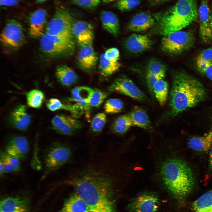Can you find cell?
I'll list each match as a JSON object with an SVG mask.
<instances>
[{"mask_svg": "<svg viewBox=\"0 0 212 212\" xmlns=\"http://www.w3.org/2000/svg\"><path fill=\"white\" fill-rule=\"evenodd\" d=\"M5 152L20 160L26 158L29 150L27 139L24 136H14L9 138L4 146Z\"/></svg>", "mask_w": 212, "mask_h": 212, "instance_id": "obj_12", "label": "cell"}, {"mask_svg": "<svg viewBox=\"0 0 212 212\" xmlns=\"http://www.w3.org/2000/svg\"><path fill=\"white\" fill-rule=\"evenodd\" d=\"M165 74L151 75L146 74V78L147 84L149 91L152 95L153 93V88L155 83L159 80L163 79Z\"/></svg>", "mask_w": 212, "mask_h": 212, "instance_id": "obj_42", "label": "cell"}, {"mask_svg": "<svg viewBox=\"0 0 212 212\" xmlns=\"http://www.w3.org/2000/svg\"><path fill=\"white\" fill-rule=\"evenodd\" d=\"M194 41L192 33L180 30L164 36L161 40V47L168 53L178 54L190 49Z\"/></svg>", "mask_w": 212, "mask_h": 212, "instance_id": "obj_8", "label": "cell"}, {"mask_svg": "<svg viewBox=\"0 0 212 212\" xmlns=\"http://www.w3.org/2000/svg\"><path fill=\"white\" fill-rule=\"evenodd\" d=\"M198 15L200 19L199 32L202 39L205 42L212 39L210 25L211 14L207 1L203 0L199 7Z\"/></svg>", "mask_w": 212, "mask_h": 212, "instance_id": "obj_17", "label": "cell"}, {"mask_svg": "<svg viewBox=\"0 0 212 212\" xmlns=\"http://www.w3.org/2000/svg\"><path fill=\"white\" fill-rule=\"evenodd\" d=\"M37 3H42L46 1L47 0H36Z\"/></svg>", "mask_w": 212, "mask_h": 212, "instance_id": "obj_51", "label": "cell"}, {"mask_svg": "<svg viewBox=\"0 0 212 212\" xmlns=\"http://www.w3.org/2000/svg\"><path fill=\"white\" fill-rule=\"evenodd\" d=\"M100 17L103 28L114 36H117L120 33V26L116 15L111 11H103Z\"/></svg>", "mask_w": 212, "mask_h": 212, "instance_id": "obj_25", "label": "cell"}, {"mask_svg": "<svg viewBox=\"0 0 212 212\" xmlns=\"http://www.w3.org/2000/svg\"><path fill=\"white\" fill-rule=\"evenodd\" d=\"M72 32L80 47L92 44L94 38L93 27L90 23L79 21L73 23Z\"/></svg>", "mask_w": 212, "mask_h": 212, "instance_id": "obj_15", "label": "cell"}, {"mask_svg": "<svg viewBox=\"0 0 212 212\" xmlns=\"http://www.w3.org/2000/svg\"><path fill=\"white\" fill-rule=\"evenodd\" d=\"M166 70L163 65L158 61L153 60L148 64L146 74L151 75L165 74Z\"/></svg>", "mask_w": 212, "mask_h": 212, "instance_id": "obj_40", "label": "cell"}, {"mask_svg": "<svg viewBox=\"0 0 212 212\" xmlns=\"http://www.w3.org/2000/svg\"><path fill=\"white\" fill-rule=\"evenodd\" d=\"M26 96L28 105L34 108H37L40 107L44 99L43 93L37 89L29 91L27 93Z\"/></svg>", "mask_w": 212, "mask_h": 212, "instance_id": "obj_34", "label": "cell"}, {"mask_svg": "<svg viewBox=\"0 0 212 212\" xmlns=\"http://www.w3.org/2000/svg\"><path fill=\"white\" fill-rule=\"evenodd\" d=\"M155 23V19L148 12L138 13L134 15L128 26V29L134 32L146 31L150 28Z\"/></svg>", "mask_w": 212, "mask_h": 212, "instance_id": "obj_21", "label": "cell"}, {"mask_svg": "<svg viewBox=\"0 0 212 212\" xmlns=\"http://www.w3.org/2000/svg\"><path fill=\"white\" fill-rule=\"evenodd\" d=\"M187 145L189 148L196 151H208L212 146V128L203 136L189 138L187 142Z\"/></svg>", "mask_w": 212, "mask_h": 212, "instance_id": "obj_27", "label": "cell"}, {"mask_svg": "<svg viewBox=\"0 0 212 212\" xmlns=\"http://www.w3.org/2000/svg\"><path fill=\"white\" fill-rule=\"evenodd\" d=\"M92 44H87L80 47L77 59L78 65L83 70L89 72L95 67L98 57L94 51Z\"/></svg>", "mask_w": 212, "mask_h": 212, "instance_id": "obj_16", "label": "cell"}, {"mask_svg": "<svg viewBox=\"0 0 212 212\" xmlns=\"http://www.w3.org/2000/svg\"><path fill=\"white\" fill-rule=\"evenodd\" d=\"M192 212H212V189L204 193L194 201Z\"/></svg>", "mask_w": 212, "mask_h": 212, "instance_id": "obj_29", "label": "cell"}, {"mask_svg": "<svg viewBox=\"0 0 212 212\" xmlns=\"http://www.w3.org/2000/svg\"><path fill=\"white\" fill-rule=\"evenodd\" d=\"M9 120L17 129L25 131L31 121V117L27 112L26 106L21 105L15 107L10 113Z\"/></svg>", "mask_w": 212, "mask_h": 212, "instance_id": "obj_18", "label": "cell"}, {"mask_svg": "<svg viewBox=\"0 0 212 212\" xmlns=\"http://www.w3.org/2000/svg\"><path fill=\"white\" fill-rule=\"evenodd\" d=\"M114 172L111 155L104 154L76 170L66 182L90 208H108L115 204Z\"/></svg>", "mask_w": 212, "mask_h": 212, "instance_id": "obj_1", "label": "cell"}, {"mask_svg": "<svg viewBox=\"0 0 212 212\" xmlns=\"http://www.w3.org/2000/svg\"><path fill=\"white\" fill-rule=\"evenodd\" d=\"M108 90L129 96L139 101L147 100L144 93L129 79L124 76L116 79L108 87Z\"/></svg>", "mask_w": 212, "mask_h": 212, "instance_id": "obj_10", "label": "cell"}, {"mask_svg": "<svg viewBox=\"0 0 212 212\" xmlns=\"http://www.w3.org/2000/svg\"><path fill=\"white\" fill-rule=\"evenodd\" d=\"M46 105L50 111H55L59 110H66L70 112L72 116L75 118L80 117L83 113L82 108L78 104H64L56 98H52L49 100L47 102Z\"/></svg>", "mask_w": 212, "mask_h": 212, "instance_id": "obj_26", "label": "cell"}, {"mask_svg": "<svg viewBox=\"0 0 212 212\" xmlns=\"http://www.w3.org/2000/svg\"><path fill=\"white\" fill-rule=\"evenodd\" d=\"M168 0H150L151 1L153 4H158L164 2Z\"/></svg>", "mask_w": 212, "mask_h": 212, "instance_id": "obj_48", "label": "cell"}, {"mask_svg": "<svg viewBox=\"0 0 212 212\" xmlns=\"http://www.w3.org/2000/svg\"><path fill=\"white\" fill-rule=\"evenodd\" d=\"M128 115L133 125L146 129L151 128L148 115L143 109L139 107H135Z\"/></svg>", "mask_w": 212, "mask_h": 212, "instance_id": "obj_28", "label": "cell"}, {"mask_svg": "<svg viewBox=\"0 0 212 212\" xmlns=\"http://www.w3.org/2000/svg\"><path fill=\"white\" fill-rule=\"evenodd\" d=\"M107 117L105 114L102 112L97 114L93 118L91 122V131L95 134L99 133L103 129Z\"/></svg>", "mask_w": 212, "mask_h": 212, "instance_id": "obj_37", "label": "cell"}, {"mask_svg": "<svg viewBox=\"0 0 212 212\" xmlns=\"http://www.w3.org/2000/svg\"><path fill=\"white\" fill-rule=\"evenodd\" d=\"M133 126L128 114L118 117L113 121L111 129L115 133L122 135L125 134Z\"/></svg>", "mask_w": 212, "mask_h": 212, "instance_id": "obj_32", "label": "cell"}, {"mask_svg": "<svg viewBox=\"0 0 212 212\" xmlns=\"http://www.w3.org/2000/svg\"><path fill=\"white\" fill-rule=\"evenodd\" d=\"M160 205L158 198L152 194H145L139 196L129 204V212H155Z\"/></svg>", "mask_w": 212, "mask_h": 212, "instance_id": "obj_13", "label": "cell"}, {"mask_svg": "<svg viewBox=\"0 0 212 212\" xmlns=\"http://www.w3.org/2000/svg\"><path fill=\"white\" fill-rule=\"evenodd\" d=\"M102 1L105 3H108L110 2H113L114 1H117L118 0H102Z\"/></svg>", "mask_w": 212, "mask_h": 212, "instance_id": "obj_49", "label": "cell"}, {"mask_svg": "<svg viewBox=\"0 0 212 212\" xmlns=\"http://www.w3.org/2000/svg\"><path fill=\"white\" fill-rule=\"evenodd\" d=\"M153 91L160 106H164L167 101L168 91V83L163 79L159 80L155 84Z\"/></svg>", "mask_w": 212, "mask_h": 212, "instance_id": "obj_33", "label": "cell"}, {"mask_svg": "<svg viewBox=\"0 0 212 212\" xmlns=\"http://www.w3.org/2000/svg\"><path fill=\"white\" fill-rule=\"evenodd\" d=\"M93 90V89L87 86L76 87L71 90L72 97L69 99L81 107L84 111L88 112L91 107L89 104L88 101Z\"/></svg>", "mask_w": 212, "mask_h": 212, "instance_id": "obj_22", "label": "cell"}, {"mask_svg": "<svg viewBox=\"0 0 212 212\" xmlns=\"http://www.w3.org/2000/svg\"><path fill=\"white\" fill-rule=\"evenodd\" d=\"M210 25L212 34V13L211 14V16Z\"/></svg>", "mask_w": 212, "mask_h": 212, "instance_id": "obj_50", "label": "cell"}, {"mask_svg": "<svg viewBox=\"0 0 212 212\" xmlns=\"http://www.w3.org/2000/svg\"><path fill=\"white\" fill-rule=\"evenodd\" d=\"M55 75L58 81L66 87L74 85L78 80V77L75 72L65 65L57 66L55 69Z\"/></svg>", "mask_w": 212, "mask_h": 212, "instance_id": "obj_24", "label": "cell"}, {"mask_svg": "<svg viewBox=\"0 0 212 212\" xmlns=\"http://www.w3.org/2000/svg\"><path fill=\"white\" fill-rule=\"evenodd\" d=\"M72 156L71 148L66 144L58 142L51 144L43 155L45 171L43 178L68 163Z\"/></svg>", "mask_w": 212, "mask_h": 212, "instance_id": "obj_5", "label": "cell"}, {"mask_svg": "<svg viewBox=\"0 0 212 212\" xmlns=\"http://www.w3.org/2000/svg\"><path fill=\"white\" fill-rule=\"evenodd\" d=\"M120 66L118 61L113 62L106 59L104 54L100 56L99 70L100 74L103 77L111 75L117 71Z\"/></svg>", "mask_w": 212, "mask_h": 212, "instance_id": "obj_31", "label": "cell"}, {"mask_svg": "<svg viewBox=\"0 0 212 212\" xmlns=\"http://www.w3.org/2000/svg\"><path fill=\"white\" fill-rule=\"evenodd\" d=\"M47 12L40 9L32 12L29 18L28 33L32 38H40L45 33Z\"/></svg>", "mask_w": 212, "mask_h": 212, "instance_id": "obj_14", "label": "cell"}, {"mask_svg": "<svg viewBox=\"0 0 212 212\" xmlns=\"http://www.w3.org/2000/svg\"><path fill=\"white\" fill-rule=\"evenodd\" d=\"M153 41L146 35L134 34L126 40L125 47L131 53H138L149 49Z\"/></svg>", "mask_w": 212, "mask_h": 212, "instance_id": "obj_19", "label": "cell"}, {"mask_svg": "<svg viewBox=\"0 0 212 212\" xmlns=\"http://www.w3.org/2000/svg\"><path fill=\"white\" fill-rule=\"evenodd\" d=\"M87 212H116L115 211L101 210L90 209Z\"/></svg>", "mask_w": 212, "mask_h": 212, "instance_id": "obj_47", "label": "cell"}, {"mask_svg": "<svg viewBox=\"0 0 212 212\" xmlns=\"http://www.w3.org/2000/svg\"><path fill=\"white\" fill-rule=\"evenodd\" d=\"M19 0H0V5L5 6H11L17 4Z\"/></svg>", "mask_w": 212, "mask_h": 212, "instance_id": "obj_44", "label": "cell"}, {"mask_svg": "<svg viewBox=\"0 0 212 212\" xmlns=\"http://www.w3.org/2000/svg\"><path fill=\"white\" fill-rule=\"evenodd\" d=\"M90 209L86 202L74 192L66 199L59 212H87Z\"/></svg>", "mask_w": 212, "mask_h": 212, "instance_id": "obj_23", "label": "cell"}, {"mask_svg": "<svg viewBox=\"0 0 212 212\" xmlns=\"http://www.w3.org/2000/svg\"><path fill=\"white\" fill-rule=\"evenodd\" d=\"M25 36L21 24L15 19H8L0 35V41L4 46L17 49L25 42Z\"/></svg>", "mask_w": 212, "mask_h": 212, "instance_id": "obj_9", "label": "cell"}, {"mask_svg": "<svg viewBox=\"0 0 212 212\" xmlns=\"http://www.w3.org/2000/svg\"><path fill=\"white\" fill-rule=\"evenodd\" d=\"M29 208L28 201L23 197H9L1 201V212H29Z\"/></svg>", "mask_w": 212, "mask_h": 212, "instance_id": "obj_20", "label": "cell"}, {"mask_svg": "<svg viewBox=\"0 0 212 212\" xmlns=\"http://www.w3.org/2000/svg\"><path fill=\"white\" fill-rule=\"evenodd\" d=\"M73 18L67 10L57 8L50 20L47 24L45 33L73 39L72 32Z\"/></svg>", "mask_w": 212, "mask_h": 212, "instance_id": "obj_7", "label": "cell"}, {"mask_svg": "<svg viewBox=\"0 0 212 212\" xmlns=\"http://www.w3.org/2000/svg\"><path fill=\"white\" fill-rule=\"evenodd\" d=\"M0 164L3 166L4 173L17 172L20 170L19 160L5 151L1 152Z\"/></svg>", "mask_w": 212, "mask_h": 212, "instance_id": "obj_30", "label": "cell"}, {"mask_svg": "<svg viewBox=\"0 0 212 212\" xmlns=\"http://www.w3.org/2000/svg\"><path fill=\"white\" fill-rule=\"evenodd\" d=\"M206 96V90L199 81L186 73H177L173 78L168 114L174 117L196 106Z\"/></svg>", "mask_w": 212, "mask_h": 212, "instance_id": "obj_2", "label": "cell"}, {"mask_svg": "<svg viewBox=\"0 0 212 212\" xmlns=\"http://www.w3.org/2000/svg\"><path fill=\"white\" fill-rule=\"evenodd\" d=\"M108 93L97 89H94L88 103L91 107H99L106 98Z\"/></svg>", "mask_w": 212, "mask_h": 212, "instance_id": "obj_38", "label": "cell"}, {"mask_svg": "<svg viewBox=\"0 0 212 212\" xmlns=\"http://www.w3.org/2000/svg\"><path fill=\"white\" fill-rule=\"evenodd\" d=\"M52 128L58 133L67 136L75 134L82 127L76 118L62 114L55 115L52 120Z\"/></svg>", "mask_w": 212, "mask_h": 212, "instance_id": "obj_11", "label": "cell"}, {"mask_svg": "<svg viewBox=\"0 0 212 212\" xmlns=\"http://www.w3.org/2000/svg\"><path fill=\"white\" fill-rule=\"evenodd\" d=\"M101 0H71L72 2L79 6L89 9L98 6Z\"/></svg>", "mask_w": 212, "mask_h": 212, "instance_id": "obj_41", "label": "cell"}, {"mask_svg": "<svg viewBox=\"0 0 212 212\" xmlns=\"http://www.w3.org/2000/svg\"><path fill=\"white\" fill-rule=\"evenodd\" d=\"M212 61V48L207 49L198 55L196 59L198 69L203 73L209 63Z\"/></svg>", "mask_w": 212, "mask_h": 212, "instance_id": "obj_35", "label": "cell"}, {"mask_svg": "<svg viewBox=\"0 0 212 212\" xmlns=\"http://www.w3.org/2000/svg\"><path fill=\"white\" fill-rule=\"evenodd\" d=\"M160 175L166 188L173 195L184 197L191 193L195 184L193 172L183 160L171 157L162 163Z\"/></svg>", "mask_w": 212, "mask_h": 212, "instance_id": "obj_3", "label": "cell"}, {"mask_svg": "<svg viewBox=\"0 0 212 212\" xmlns=\"http://www.w3.org/2000/svg\"><path fill=\"white\" fill-rule=\"evenodd\" d=\"M209 166L210 169L212 170V146L210 149L209 157Z\"/></svg>", "mask_w": 212, "mask_h": 212, "instance_id": "obj_46", "label": "cell"}, {"mask_svg": "<svg viewBox=\"0 0 212 212\" xmlns=\"http://www.w3.org/2000/svg\"><path fill=\"white\" fill-rule=\"evenodd\" d=\"M105 57L107 59L113 61H118L120 56L119 51L116 48H111L107 50L104 53Z\"/></svg>", "mask_w": 212, "mask_h": 212, "instance_id": "obj_43", "label": "cell"}, {"mask_svg": "<svg viewBox=\"0 0 212 212\" xmlns=\"http://www.w3.org/2000/svg\"><path fill=\"white\" fill-rule=\"evenodd\" d=\"M140 0H118L115 4V6L122 11L130 10L138 6Z\"/></svg>", "mask_w": 212, "mask_h": 212, "instance_id": "obj_39", "label": "cell"}, {"mask_svg": "<svg viewBox=\"0 0 212 212\" xmlns=\"http://www.w3.org/2000/svg\"><path fill=\"white\" fill-rule=\"evenodd\" d=\"M197 16L195 0H178L172 7L157 16L160 33L165 36L181 30Z\"/></svg>", "mask_w": 212, "mask_h": 212, "instance_id": "obj_4", "label": "cell"}, {"mask_svg": "<svg viewBox=\"0 0 212 212\" xmlns=\"http://www.w3.org/2000/svg\"><path fill=\"white\" fill-rule=\"evenodd\" d=\"M123 106V102L121 100L112 98L106 101L104 105V109L106 113L113 114L121 112Z\"/></svg>", "mask_w": 212, "mask_h": 212, "instance_id": "obj_36", "label": "cell"}, {"mask_svg": "<svg viewBox=\"0 0 212 212\" xmlns=\"http://www.w3.org/2000/svg\"><path fill=\"white\" fill-rule=\"evenodd\" d=\"M39 46L41 51L45 55L57 58L68 55L74 47L73 39L45 33L40 38Z\"/></svg>", "mask_w": 212, "mask_h": 212, "instance_id": "obj_6", "label": "cell"}, {"mask_svg": "<svg viewBox=\"0 0 212 212\" xmlns=\"http://www.w3.org/2000/svg\"><path fill=\"white\" fill-rule=\"evenodd\" d=\"M203 74L209 79L212 81V61L208 65Z\"/></svg>", "mask_w": 212, "mask_h": 212, "instance_id": "obj_45", "label": "cell"}]
</instances>
